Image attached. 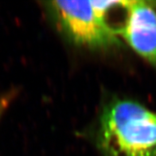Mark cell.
<instances>
[{
	"instance_id": "obj_4",
	"label": "cell",
	"mask_w": 156,
	"mask_h": 156,
	"mask_svg": "<svg viewBox=\"0 0 156 156\" xmlns=\"http://www.w3.org/2000/svg\"><path fill=\"white\" fill-rule=\"evenodd\" d=\"M12 97L13 94L11 93H7L0 97V119L6 111V109L8 108L10 101L12 100Z\"/></svg>"
},
{
	"instance_id": "obj_3",
	"label": "cell",
	"mask_w": 156,
	"mask_h": 156,
	"mask_svg": "<svg viewBox=\"0 0 156 156\" xmlns=\"http://www.w3.org/2000/svg\"><path fill=\"white\" fill-rule=\"evenodd\" d=\"M123 27L116 30L142 58L156 67V11L146 1H127Z\"/></svg>"
},
{
	"instance_id": "obj_1",
	"label": "cell",
	"mask_w": 156,
	"mask_h": 156,
	"mask_svg": "<svg viewBox=\"0 0 156 156\" xmlns=\"http://www.w3.org/2000/svg\"><path fill=\"white\" fill-rule=\"evenodd\" d=\"M98 143L105 156H156V114L131 101L103 111Z\"/></svg>"
},
{
	"instance_id": "obj_2",
	"label": "cell",
	"mask_w": 156,
	"mask_h": 156,
	"mask_svg": "<svg viewBox=\"0 0 156 156\" xmlns=\"http://www.w3.org/2000/svg\"><path fill=\"white\" fill-rule=\"evenodd\" d=\"M49 7L74 43L89 48H106L118 43L116 30L92 1H52Z\"/></svg>"
}]
</instances>
